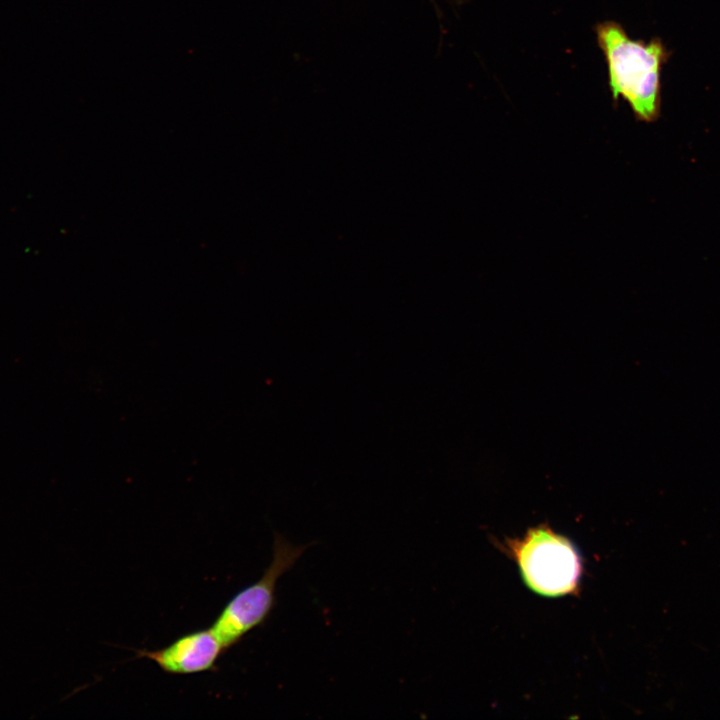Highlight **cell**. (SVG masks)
Masks as SVG:
<instances>
[{
	"instance_id": "cell-1",
	"label": "cell",
	"mask_w": 720,
	"mask_h": 720,
	"mask_svg": "<svg viewBox=\"0 0 720 720\" xmlns=\"http://www.w3.org/2000/svg\"><path fill=\"white\" fill-rule=\"evenodd\" d=\"M594 30L607 64L613 101L623 98L637 119L655 120L660 109V73L667 58L662 42L633 40L611 20L598 23Z\"/></svg>"
},
{
	"instance_id": "cell-2",
	"label": "cell",
	"mask_w": 720,
	"mask_h": 720,
	"mask_svg": "<svg viewBox=\"0 0 720 720\" xmlns=\"http://www.w3.org/2000/svg\"><path fill=\"white\" fill-rule=\"evenodd\" d=\"M524 583L547 597L575 594L583 563L575 545L547 526L529 529L520 539L507 543Z\"/></svg>"
},
{
	"instance_id": "cell-3",
	"label": "cell",
	"mask_w": 720,
	"mask_h": 720,
	"mask_svg": "<svg viewBox=\"0 0 720 720\" xmlns=\"http://www.w3.org/2000/svg\"><path fill=\"white\" fill-rule=\"evenodd\" d=\"M305 549L306 546H295L275 534L272 560L262 577L235 594L211 626L226 650L266 621L276 603L277 581L295 565Z\"/></svg>"
},
{
	"instance_id": "cell-4",
	"label": "cell",
	"mask_w": 720,
	"mask_h": 720,
	"mask_svg": "<svg viewBox=\"0 0 720 720\" xmlns=\"http://www.w3.org/2000/svg\"><path fill=\"white\" fill-rule=\"evenodd\" d=\"M226 651L210 628L187 633L157 650H137V657L153 661L163 672L190 675L214 670Z\"/></svg>"
}]
</instances>
